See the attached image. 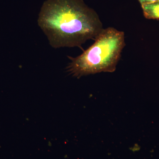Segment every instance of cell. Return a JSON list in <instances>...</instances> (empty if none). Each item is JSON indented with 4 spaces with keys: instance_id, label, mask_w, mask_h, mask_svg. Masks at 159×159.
I'll return each mask as SVG.
<instances>
[{
    "instance_id": "2",
    "label": "cell",
    "mask_w": 159,
    "mask_h": 159,
    "mask_svg": "<svg viewBox=\"0 0 159 159\" xmlns=\"http://www.w3.org/2000/svg\"><path fill=\"white\" fill-rule=\"evenodd\" d=\"M125 46L123 31L113 28L103 29L87 50L76 57H70L71 61L67 70L77 78L101 72H113Z\"/></svg>"
},
{
    "instance_id": "1",
    "label": "cell",
    "mask_w": 159,
    "mask_h": 159,
    "mask_svg": "<svg viewBox=\"0 0 159 159\" xmlns=\"http://www.w3.org/2000/svg\"><path fill=\"white\" fill-rule=\"evenodd\" d=\"M38 24L54 48L80 47L103 29L97 12L82 0H47Z\"/></svg>"
},
{
    "instance_id": "4",
    "label": "cell",
    "mask_w": 159,
    "mask_h": 159,
    "mask_svg": "<svg viewBox=\"0 0 159 159\" xmlns=\"http://www.w3.org/2000/svg\"><path fill=\"white\" fill-rule=\"evenodd\" d=\"M139 3L141 4V6L145 4H150L155 2H157L159 0H138Z\"/></svg>"
},
{
    "instance_id": "3",
    "label": "cell",
    "mask_w": 159,
    "mask_h": 159,
    "mask_svg": "<svg viewBox=\"0 0 159 159\" xmlns=\"http://www.w3.org/2000/svg\"><path fill=\"white\" fill-rule=\"evenodd\" d=\"M143 14L148 19L159 20V1L142 5Z\"/></svg>"
}]
</instances>
